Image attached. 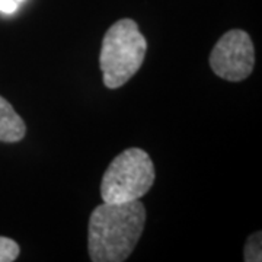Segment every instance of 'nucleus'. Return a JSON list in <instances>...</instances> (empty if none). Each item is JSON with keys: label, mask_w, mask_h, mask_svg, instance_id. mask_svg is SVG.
I'll return each mask as SVG.
<instances>
[{"label": "nucleus", "mask_w": 262, "mask_h": 262, "mask_svg": "<svg viewBox=\"0 0 262 262\" xmlns=\"http://www.w3.org/2000/svg\"><path fill=\"white\" fill-rule=\"evenodd\" d=\"M146 208L140 200L102 203L89 219L88 248L94 262H122L140 241Z\"/></svg>", "instance_id": "nucleus-1"}, {"label": "nucleus", "mask_w": 262, "mask_h": 262, "mask_svg": "<svg viewBox=\"0 0 262 262\" xmlns=\"http://www.w3.org/2000/svg\"><path fill=\"white\" fill-rule=\"evenodd\" d=\"M147 51V41L133 19H120L102 39L99 64L103 84L118 89L140 69Z\"/></svg>", "instance_id": "nucleus-2"}, {"label": "nucleus", "mask_w": 262, "mask_h": 262, "mask_svg": "<svg viewBox=\"0 0 262 262\" xmlns=\"http://www.w3.org/2000/svg\"><path fill=\"white\" fill-rule=\"evenodd\" d=\"M155 165L144 150H124L110 163L101 182L103 203H128L146 195L155 182Z\"/></svg>", "instance_id": "nucleus-3"}, {"label": "nucleus", "mask_w": 262, "mask_h": 262, "mask_svg": "<svg viewBox=\"0 0 262 262\" xmlns=\"http://www.w3.org/2000/svg\"><path fill=\"white\" fill-rule=\"evenodd\" d=\"M210 66L215 75L229 82L246 79L255 66V48L251 37L241 29L226 32L210 54Z\"/></svg>", "instance_id": "nucleus-4"}, {"label": "nucleus", "mask_w": 262, "mask_h": 262, "mask_svg": "<svg viewBox=\"0 0 262 262\" xmlns=\"http://www.w3.org/2000/svg\"><path fill=\"white\" fill-rule=\"evenodd\" d=\"M27 134V125L5 98L0 96V141L16 143Z\"/></svg>", "instance_id": "nucleus-5"}, {"label": "nucleus", "mask_w": 262, "mask_h": 262, "mask_svg": "<svg viewBox=\"0 0 262 262\" xmlns=\"http://www.w3.org/2000/svg\"><path fill=\"white\" fill-rule=\"evenodd\" d=\"M261 232H256L252 236H249L248 242L245 245L244 259L248 262H259L261 258Z\"/></svg>", "instance_id": "nucleus-6"}, {"label": "nucleus", "mask_w": 262, "mask_h": 262, "mask_svg": "<svg viewBox=\"0 0 262 262\" xmlns=\"http://www.w3.org/2000/svg\"><path fill=\"white\" fill-rule=\"evenodd\" d=\"M19 256V245L9 237L0 236V262H12Z\"/></svg>", "instance_id": "nucleus-7"}, {"label": "nucleus", "mask_w": 262, "mask_h": 262, "mask_svg": "<svg viewBox=\"0 0 262 262\" xmlns=\"http://www.w3.org/2000/svg\"><path fill=\"white\" fill-rule=\"evenodd\" d=\"M19 3L16 0H0V12L2 13H15L18 10Z\"/></svg>", "instance_id": "nucleus-8"}, {"label": "nucleus", "mask_w": 262, "mask_h": 262, "mask_svg": "<svg viewBox=\"0 0 262 262\" xmlns=\"http://www.w3.org/2000/svg\"><path fill=\"white\" fill-rule=\"evenodd\" d=\"M16 2H18V3H20V2H24V0H16Z\"/></svg>", "instance_id": "nucleus-9"}]
</instances>
